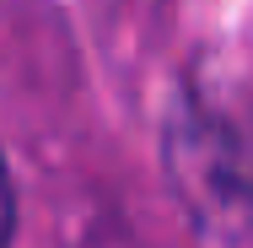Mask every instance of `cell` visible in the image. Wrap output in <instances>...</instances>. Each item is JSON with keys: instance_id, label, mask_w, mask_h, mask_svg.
Here are the masks:
<instances>
[{"instance_id": "obj_2", "label": "cell", "mask_w": 253, "mask_h": 248, "mask_svg": "<svg viewBox=\"0 0 253 248\" xmlns=\"http://www.w3.org/2000/svg\"><path fill=\"white\" fill-rule=\"evenodd\" d=\"M11 221H16V195H11V173L0 162V248L11 243Z\"/></svg>"}, {"instance_id": "obj_1", "label": "cell", "mask_w": 253, "mask_h": 248, "mask_svg": "<svg viewBox=\"0 0 253 248\" xmlns=\"http://www.w3.org/2000/svg\"><path fill=\"white\" fill-rule=\"evenodd\" d=\"M167 178L205 232H243L253 221V92L189 81L167 113Z\"/></svg>"}]
</instances>
